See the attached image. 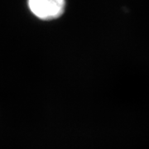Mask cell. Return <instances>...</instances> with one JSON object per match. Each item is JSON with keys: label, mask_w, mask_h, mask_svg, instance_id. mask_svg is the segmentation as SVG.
Wrapping results in <instances>:
<instances>
[{"label": "cell", "mask_w": 149, "mask_h": 149, "mask_svg": "<svg viewBox=\"0 0 149 149\" xmlns=\"http://www.w3.org/2000/svg\"><path fill=\"white\" fill-rule=\"evenodd\" d=\"M30 11L42 20H53L65 11V0H27Z\"/></svg>", "instance_id": "6da1fadb"}]
</instances>
